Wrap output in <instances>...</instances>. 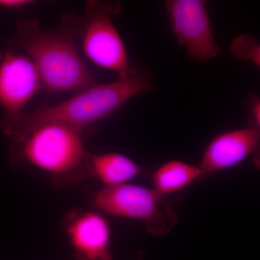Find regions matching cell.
<instances>
[{"label":"cell","instance_id":"cell-14","mask_svg":"<svg viewBox=\"0 0 260 260\" xmlns=\"http://www.w3.org/2000/svg\"><path fill=\"white\" fill-rule=\"evenodd\" d=\"M31 0H0V9L20 10L34 4Z\"/></svg>","mask_w":260,"mask_h":260},{"label":"cell","instance_id":"cell-8","mask_svg":"<svg viewBox=\"0 0 260 260\" xmlns=\"http://www.w3.org/2000/svg\"><path fill=\"white\" fill-rule=\"evenodd\" d=\"M76 260H112V229L105 215L96 211L71 212L64 220Z\"/></svg>","mask_w":260,"mask_h":260},{"label":"cell","instance_id":"cell-7","mask_svg":"<svg viewBox=\"0 0 260 260\" xmlns=\"http://www.w3.org/2000/svg\"><path fill=\"white\" fill-rule=\"evenodd\" d=\"M37 68L28 56L0 50V107L2 119L16 117L42 88Z\"/></svg>","mask_w":260,"mask_h":260},{"label":"cell","instance_id":"cell-12","mask_svg":"<svg viewBox=\"0 0 260 260\" xmlns=\"http://www.w3.org/2000/svg\"><path fill=\"white\" fill-rule=\"evenodd\" d=\"M230 51L237 59L260 65V45L255 37L242 34L232 41Z\"/></svg>","mask_w":260,"mask_h":260},{"label":"cell","instance_id":"cell-15","mask_svg":"<svg viewBox=\"0 0 260 260\" xmlns=\"http://www.w3.org/2000/svg\"><path fill=\"white\" fill-rule=\"evenodd\" d=\"M138 260H141V255L138 256Z\"/></svg>","mask_w":260,"mask_h":260},{"label":"cell","instance_id":"cell-3","mask_svg":"<svg viewBox=\"0 0 260 260\" xmlns=\"http://www.w3.org/2000/svg\"><path fill=\"white\" fill-rule=\"evenodd\" d=\"M84 132L59 124H44L14 140L9 148L13 166L29 165L47 173L56 187L90 177Z\"/></svg>","mask_w":260,"mask_h":260},{"label":"cell","instance_id":"cell-11","mask_svg":"<svg viewBox=\"0 0 260 260\" xmlns=\"http://www.w3.org/2000/svg\"><path fill=\"white\" fill-rule=\"evenodd\" d=\"M203 177L198 165L179 160L164 162L152 174L153 189L162 197L182 190Z\"/></svg>","mask_w":260,"mask_h":260},{"label":"cell","instance_id":"cell-10","mask_svg":"<svg viewBox=\"0 0 260 260\" xmlns=\"http://www.w3.org/2000/svg\"><path fill=\"white\" fill-rule=\"evenodd\" d=\"M87 160L90 177L95 178L104 187L127 184L143 172L139 164L119 153L88 152Z\"/></svg>","mask_w":260,"mask_h":260},{"label":"cell","instance_id":"cell-5","mask_svg":"<svg viewBox=\"0 0 260 260\" xmlns=\"http://www.w3.org/2000/svg\"><path fill=\"white\" fill-rule=\"evenodd\" d=\"M119 10L110 3L88 2L84 14L76 16V34L89 61L116 73L119 79H126L137 69L132 66L124 42L113 23L112 15Z\"/></svg>","mask_w":260,"mask_h":260},{"label":"cell","instance_id":"cell-4","mask_svg":"<svg viewBox=\"0 0 260 260\" xmlns=\"http://www.w3.org/2000/svg\"><path fill=\"white\" fill-rule=\"evenodd\" d=\"M94 210L104 215L140 220L155 237L169 234L177 225V214L153 188L127 184L104 187L90 196Z\"/></svg>","mask_w":260,"mask_h":260},{"label":"cell","instance_id":"cell-6","mask_svg":"<svg viewBox=\"0 0 260 260\" xmlns=\"http://www.w3.org/2000/svg\"><path fill=\"white\" fill-rule=\"evenodd\" d=\"M172 30L188 55L197 61L215 58L221 49L214 39L206 2L169 0L165 2Z\"/></svg>","mask_w":260,"mask_h":260},{"label":"cell","instance_id":"cell-13","mask_svg":"<svg viewBox=\"0 0 260 260\" xmlns=\"http://www.w3.org/2000/svg\"><path fill=\"white\" fill-rule=\"evenodd\" d=\"M246 107L249 110V127L260 129V99L258 95L251 93L246 100Z\"/></svg>","mask_w":260,"mask_h":260},{"label":"cell","instance_id":"cell-2","mask_svg":"<svg viewBox=\"0 0 260 260\" xmlns=\"http://www.w3.org/2000/svg\"><path fill=\"white\" fill-rule=\"evenodd\" d=\"M152 88L147 75L138 70L126 79L96 84L64 102L1 119L0 127L12 141L44 124H59L85 132L89 126L112 116L132 98Z\"/></svg>","mask_w":260,"mask_h":260},{"label":"cell","instance_id":"cell-1","mask_svg":"<svg viewBox=\"0 0 260 260\" xmlns=\"http://www.w3.org/2000/svg\"><path fill=\"white\" fill-rule=\"evenodd\" d=\"M76 15H65L56 28H41L39 21H18L10 44L26 53L37 68L48 93H79L96 85L77 46Z\"/></svg>","mask_w":260,"mask_h":260},{"label":"cell","instance_id":"cell-9","mask_svg":"<svg viewBox=\"0 0 260 260\" xmlns=\"http://www.w3.org/2000/svg\"><path fill=\"white\" fill-rule=\"evenodd\" d=\"M259 144V131L253 128L225 132L210 140L198 166L203 176L237 167L256 153Z\"/></svg>","mask_w":260,"mask_h":260}]
</instances>
